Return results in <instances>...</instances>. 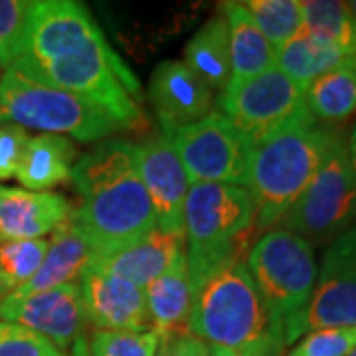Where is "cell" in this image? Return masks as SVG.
<instances>
[{
    "label": "cell",
    "instance_id": "cell-8",
    "mask_svg": "<svg viewBox=\"0 0 356 356\" xmlns=\"http://www.w3.org/2000/svg\"><path fill=\"white\" fill-rule=\"evenodd\" d=\"M356 177L348 161L346 139L337 131L317 175L285 214L281 228L318 243L334 240L355 226Z\"/></svg>",
    "mask_w": 356,
    "mask_h": 356
},
{
    "label": "cell",
    "instance_id": "cell-17",
    "mask_svg": "<svg viewBox=\"0 0 356 356\" xmlns=\"http://www.w3.org/2000/svg\"><path fill=\"white\" fill-rule=\"evenodd\" d=\"M72 216L58 192H34L0 184V240H40Z\"/></svg>",
    "mask_w": 356,
    "mask_h": 356
},
{
    "label": "cell",
    "instance_id": "cell-19",
    "mask_svg": "<svg viewBox=\"0 0 356 356\" xmlns=\"http://www.w3.org/2000/svg\"><path fill=\"white\" fill-rule=\"evenodd\" d=\"M143 291L153 331L161 341L188 332L192 287L186 259L151 281Z\"/></svg>",
    "mask_w": 356,
    "mask_h": 356
},
{
    "label": "cell",
    "instance_id": "cell-5",
    "mask_svg": "<svg viewBox=\"0 0 356 356\" xmlns=\"http://www.w3.org/2000/svg\"><path fill=\"white\" fill-rule=\"evenodd\" d=\"M188 332L210 346L242 348L283 332V325L267 311L245 261H232L192 293Z\"/></svg>",
    "mask_w": 356,
    "mask_h": 356
},
{
    "label": "cell",
    "instance_id": "cell-3",
    "mask_svg": "<svg viewBox=\"0 0 356 356\" xmlns=\"http://www.w3.org/2000/svg\"><path fill=\"white\" fill-rule=\"evenodd\" d=\"M337 131L318 123L307 107L252 147L248 182L255 226L280 224L317 175Z\"/></svg>",
    "mask_w": 356,
    "mask_h": 356
},
{
    "label": "cell",
    "instance_id": "cell-24",
    "mask_svg": "<svg viewBox=\"0 0 356 356\" xmlns=\"http://www.w3.org/2000/svg\"><path fill=\"white\" fill-rule=\"evenodd\" d=\"M184 64L202 79L208 88L224 91L232 77L229 67V36L224 16L210 18L192 36L184 50Z\"/></svg>",
    "mask_w": 356,
    "mask_h": 356
},
{
    "label": "cell",
    "instance_id": "cell-32",
    "mask_svg": "<svg viewBox=\"0 0 356 356\" xmlns=\"http://www.w3.org/2000/svg\"><path fill=\"white\" fill-rule=\"evenodd\" d=\"M28 140L30 135L24 127L13 123L0 127V182L16 178V172L24 159Z\"/></svg>",
    "mask_w": 356,
    "mask_h": 356
},
{
    "label": "cell",
    "instance_id": "cell-14",
    "mask_svg": "<svg viewBox=\"0 0 356 356\" xmlns=\"http://www.w3.org/2000/svg\"><path fill=\"white\" fill-rule=\"evenodd\" d=\"M79 285L86 321L95 331L145 332L151 327L145 291L131 281L88 266Z\"/></svg>",
    "mask_w": 356,
    "mask_h": 356
},
{
    "label": "cell",
    "instance_id": "cell-27",
    "mask_svg": "<svg viewBox=\"0 0 356 356\" xmlns=\"http://www.w3.org/2000/svg\"><path fill=\"white\" fill-rule=\"evenodd\" d=\"M243 6L275 50L283 48L303 28L299 0H250Z\"/></svg>",
    "mask_w": 356,
    "mask_h": 356
},
{
    "label": "cell",
    "instance_id": "cell-4",
    "mask_svg": "<svg viewBox=\"0 0 356 356\" xmlns=\"http://www.w3.org/2000/svg\"><path fill=\"white\" fill-rule=\"evenodd\" d=\"M254 228L255 206L243 186L191 184L184 202V234L192 293L222 266L243 261Z\"/></svg>",
    "mask_w": 356,
    "mask_h": 356
},
{
    "label": "cell",
    "instance_id": "cell-20",
    "mask_svg": "<svg viewBox=\"0 0 356 356\" xmlns=\"http://www.w3.org/2000/svg\"><path fill=\"white\" fill-rule=\"evenodd\" d=\"M229 36V81H243L264 74L277 64V50L255 26L243 2L224 4Z\"/></svg>",
    "mask_w": 356,
    "mask_h": 356
},
{
    "label": "cell",
    "instance_id": "cell-29",
    "mask_svg": "<svg viewBox=\"0 0 356 356\" xmlns=\"http://www.w3.org/2000/svg\"><path fill=\"white\" fill-rule=\"evenodd\" d=\"M356 348V327H331L307 332L287 356H348Z\"/></svg>",
    "mask_w": 356,
    "mask_h": 356
},
{
    "label": "cell",
    "instance_id": "cell-1",
    "mask_svg": "<svg viewBox=\"0 0 356 356\" xmlns=\"http://www.w3.org/2000/svg\"><path fill=\"white\" fill-rule=\"evenodd\" d=\"M10 64L95 105L119 131L149 129L140 109L139 79L109 46L81 2H30L24 38Z\"/></svg>",
    "mask_w": 356,
    "mask_h": 356
},
{
    "label": "cell",
    "instance_id": "cell-37",
    "mask_svg": "<svg viewBox=\"0 0 356 356\" xmlns=\"http://www.w3.org/2000/svg\"><path fill=\"white\" fill-rule=\"evenodd\" d=\"M346 4H348V8H350V10H353V14L356 16V0H353V2H346Z\"/></svg>",
    "mask_w": 356,
    "mask_h": 356
},
{
    "label": "cell",
    "instance_id": "cell-31",
    "mask_svg": "<svg viewBox=\"0 0 356 356\" xmlns=\"http://www.w3.org/2000/svg\"><path fill=\"white\" fill-rule=\"evenodd\" d=\"M30 2L0 0V64L8 65L20 51Z\"/></svg>",
    "mask_w": 356,
    "mask_h": 356
},
{
    "label": "cell",
    "instance_id": "cell-28",
    "mask_svg": "<svg viewBox=\"0 0 356 356\" xmlns=\"http://www.w3.org/2000/svg\"><path fill=\"white\" fill-rule=\"evenodd\" d=\"M89 356H156L161 337L151 329L145 332L93 331Z\"/></svg>",
    "mask_w": 356,
    "mask_h": 356
},
{
    "label": "cell",
    "instance_id": "cell-15",
    "mask_svg": "<svg viewBox=\"0 0 356 356\" xmlns=\"http://www.w3.org/2000/svg\"><path fill=\"white\" fill-rule=\"evenodd\" d=\"M149 99L165 133L186 127L212 113V89L178 60H166L154 67L149 81Z\"/></svg>",
    "mask_w": 356,
    "mask_h": 356
},
{
    "label": "cell",
    "instance_id": "cell-6",
    "mask_svg": "<svg viewBox=\"0 0 356 356\" xmlns=\"http://www.w3.org/2000/svg\"><path fill=\"white\" fill-rule=\"evenodd\" d=\"M36 129L46 135L93 143L117 133L119 127L95 105L74 93L50 86L42 77L16 64L0 76V123Z\"/></svg>",
    "mask_w": 356,
    "mask_h": 356
},
{
    "label": "cell",
    "instance_id": "cell-30",
    "mask_svg": "<svg viewBox=\"0 0 356 356\" xmlns=\"http://www.w3.org/2000/svg\"><path fill=\"white\" fill-rule=\"evenodd\" d=\"M0 356H64L62 350L32 329L0 321Z\"/></svg>",
    "mask_w": 356,
    "mask_h": 356
},
{
    "label": "cell",
    "instance_id": "cell-7",
    "mask_svg": "<svg viewBox=\"0 0 356 356\" xmlns=\"http://www.w3.org/2000/svg\"><path fill=\"white\" fill-rule=\"evenodd\" d=\"M245 266L267 311L281 325L303 311L317 283L313 243L285 228L267 229L248 252Z\"/></svg>",
    "mask_w": 356,
    "mask_h": 356
},
{
    "label": "cell",
    "instance_id": "cell-13",
    "mask_svg": "<svg viewBox=\"0 0 356 356\" xmlns=\"http://www.w3.org/2000/svg\"><path fill=\"white\" fill-rule=\"evenodd\" d=\"M140 182L153 204L156 228L184 232V202L191 180L170 135L161 131L135 145Z\"/></svg>",
    "mask_w": 356,
    "mask_h": 356
},
{
    "label": "cell",
    "instance_id": "cell-38",
    "mask_svg": "<svg viewBox=\"0 0 356 356\" xmlns=\"http://www.w3.org/2000/svg\"><path fill=\"white\" fill-rule=\"evenodd\" d=\"M348 356H356V348H355V350H353V353H350V355H348Z\"/></svg>",
    "mask_w": 356,
    "mask_h": 356
},
{
    "label": "cell",
    "instance_id": "cell-26",
    "mask_svg": "<svg viewBox=\"0 0 356 356\" xmlns=\"http://www.w3.org/2000/svg\"><path fill=\"white\" fill-rule=\"evenodd\" d=\"M48 245L46 238L0 242V301L36 275Z\"/></svg>",
    "mask_w": 356,
    "mask_h": 356
},
{
    "label": "cell",
    "instance_id": "cell-18",
    "mask_svg": "<svg viewBox=\"0 0 356 356\" xmlns=\"http://www.w3.org/2000/svg\"><path fill=\"white\" fill-rule=\"evenodd\" d=\"M93 248L72 220H67L51 234L48 254L36 275L4 299H24L36 293L48 291L64 283L76 281L93 259Z\"/></svg>",
    "mask_w": 356,
    "mask_h": 356
},
{
    "label": "cell",
    "instance_id": "cell-9",
    "mask_svg": "<svg viewBox=\"0 0 356 356\" xmlns=\"http://www.w3.org/2000/svg\"><path fill=\"white\" fill-rule=\"evenodd\" d=\"M191 184L214 182L243 186L252 143L226 115L212 111L204 119L168 131Z\"/></svg>",
    "mask_w": 356,
    "mask_h": 356
},
{
    "label": "cell",
    "instance_id": "cell-25",
    "mask_svg": "<svg viewBox=\"0 0 356 356\" xmlns=\"http://www.w3.org/2000/svg\"><path fill=\"white\" fill-rule=\"evenodd\" d=\"M301 14L305 30L356 58V16L346 2L305 0L301 2Z\"/></svg>",
    "mask_w": 356,
    "mask_h": 356
},
{
    "label": "cell",
    "instance_id": "cell-33",
    "mask_svg": "<svg viewBox=\"0 0 356 356\" xmlns=\"http://www.w3.org/2000/svg\"><path fill=\"white\" fill-rule=\"evenodd\" d=\"M283 350H285L283 332H277V334H271L267 339H261V341L242 346V348L210 346V356H283Z\"/></svg>",
    "mask_w": 356,
    "mask_h": 356
},
{
    "label": "cell",
    "instance_id": "cell-10",
    "mask_svg": "<svg viewBox=\"0 0 356 356\" xmlns=\"http://www.w3.org/2000/svg\"><path fill=\"white\" fill-rule=\"evenodd\" d=\"M331 327H356V224L325 252L309 303L283 323V341L287 346L307 332Z\"/></svg>",
    "mask_w": 356,
    "mask_h": 356
},
{
    "label": "cell",
    "instance_id": "cell-22",
    "mask_svg": "<svg viewBox=\"0 0 356 356\" xmlns=\"http://www.w3.org/2000/svg\"><path fill=\"white\" fill-rule=\"evenodd\" d=\"M348 56L341 48H337L329 40L301 28L283 48L277 50V67L295 83L305 89L311 81H315L323 74L344 64Z\"/></svg>",
    "mask_w": 356,
    "mask_h": 356
},
{
    "label": "cell",
    "instance_id": "cell-34",
    "mask_svg": "<svg viewBox=\"0 0 356 356\" xmlns=\"http://www.w3.org/2000/svg\"><path fill=\"white\" fill-rule=\"evenodd\" d=\"M156 356H210V346L191 332L161 341Z\"/></svg>",
    "mask_w": 356,
    "mask_h": 356
},
{
    "label": "cell",
    "instance_id": "cell-23",
    "mask_svg": "<svg viewBox=\"0 0 356 356\" xmlns=\"http://www.w3.org/2000/svg\"><path fill=\"white\" fill-rule=\"evenodd\" d=\"M305 107L323 125L348 121L356 113V58L311 81L305 88Z\"/></svg>",
    "mask_w": 356,
    "mask_h": 356
},
{
    "label": "cell",
    "instance_id": "cell-35",
    "mask_svg": "<svg viewBox=\"0 0 356 356\" xmlns=\"http://www.w3.org/2000/svg\"><path fill=\"white\" fill-rule=\"evenodd\" d=\"M346 151H348V161H350L353 172L356 177V123L350 131V135H348V140H346Z\"/></svg>",
    "mask_w": 356,
    "mask_h": 356
},
{
    "label": "cell",
    "instance_id": "cell-36",
    "mask_svg": "<svg viewBox=\"0 0 356 356\" xmlns=\"http://www.w3.org/2000/svg\"><path fill=\"white\" fill-rule=\"evenodd\" d=\"M65 356H89V344L88 339H86V334L72 344V348L67 350V355Z\"/></svg>",
    "mask_w": 356,
    "mask_h": 356
},
{
    "label": "cell",
    "instance_id": "cell-16",
    "mask_svg": "<svg viewBox=\"0 0 356 356\" xmlns=\"http://www.w3.org/2000/svg\"><path fill=\"white\" fill-rule=\"evenodd\" d=\"M186 259V234L154 228L139 242L115 254L93 257L89 267L131 281L145 289L151 281L165 275L172 267Z\"/></svg>",
    "mask_w": 356,
    "mask_h": 356
},
{
    "label": "cell",
    "instance_id": "cell-2",
    "mask_svg": "<svg viewBox=\"0 0 356 356\" xmlns=\"http://www.w3.org/2000/svg\"><path fill=\"white\" fill-rule=\"evenodd\" d=\"M70 180L79 194V206L72 208L70 220L88 238L93 257L115 254L156 228L133 143H102L77 161Z\"/></svg>",
    "mask_w": 356,
    "mask_h": 356
},
{
    "label": "cell",
    "instance_id": "cell-12",
    "mask_svg": "<svg viewBox=\"0 0 356 356\" xmlns=\"http://www.w3.org/2000/svg\"><path fill=\"white\" fill-rule=\"evenodd\" d=\"M0 321L16 323L46 337L60 350H70L86 334V313L79 281L36 293L24 299H2Z\"/></svg>",
    "mask_w": 356,
    "mask_h": 356
},
{
    "label": "cell",
    "instance_id": "cell-11",
    "mask_svg": "<svg viewBox=\"0 0 356 356\" xmlns=\"http://www.w3.org/2000/svg\"><path fill=\"white\" fill-rule=\"evenodd\" d=\"M218 109L257 145L305 109V89L275 65L252 79L229 81L218 95Z\"/></svg>",
    "mask_w": 356,
    "mask_h": 356
},
{
    "label": "cell",
    "instance_id": "cell-21",
    "mask_svg": "<svg viewBox=\"0 0 356 356\" xmlns=\"http://www.w3.org/2000/svg\"><path fill=\"white\" fill-rule=\"evenodd\" d=\"M76 159L77 149L72 139L42 133L28 140L16 178L26 191L50 192V188L72 178Z\"/></svg>",
    "mask_w": 356,
    "mask_h": 356
}]
</instances>
